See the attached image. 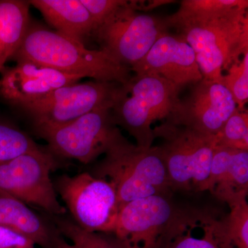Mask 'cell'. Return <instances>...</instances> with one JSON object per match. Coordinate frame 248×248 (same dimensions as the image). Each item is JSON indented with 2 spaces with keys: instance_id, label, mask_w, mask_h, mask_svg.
<instances>
[{
  "instance_id": "1",
  "label": "cell",
  "mask_w": 248,
  "mask_h": 248,
  "mask_svg": "<svg viewBox=\"0 0 248 248\" xmlns=\"http://www.w3.org/2000/svg\"><path fill=\"white\" fill-rule=\"evenodd\" d=\"M248 0H183L165 20L195 52L203 79L219 83L248 52Z\"/></svg>"
},
{
  "instance_id": "2",
  "label": "cell",
  "mask_w": 248,
  "mask_h": 248,
  "mask_svg": "<svg viewBox=\"0 0 248 248\" xmlns=\"http://www.w3.org/2000/svg\"><path fill=\"white\" fill-rule=\"evenodd\" d=\"M27 60L56 71L96 81L124 84L133 76L129 67L101 49L40 26L30 24L22 45L11 58Z\"/></svg>"
},
{
  "instance_id": "3",
  "label": "cell",
  "mask_w": 248,
  "mask_h": 248,
  "mask_svg": "<svg viewBox=\"0 0 248 248\" xmlns=\"http://www.w3.org/2000/svg\"><path fill=\"white\" fill-rule=\"evenodd\" d=\"M95 177L110 182L122 205L171 190L166 166L157 147L133 144L121 131L96 166Z\"/></svg>"
},
{
  "instance_id": "4",
  "label": "cell",
  "mask_w": 248,
  "mask_h": 248,
  "mask_svg": "<svg viewBox=\"0 0 248 248\" xmlns=\"http://www.w3.org/2000/svg\"><path fill=\"white\" fill-rule=\"evenodd\" d=\"M182 89L159 76L133 74L121 85L111 108L114 124L128 132L137 146L151 148L155 140L152 125L172 117Z\"/></svg>"
},
{
  "instance_id": "5",
  "label": "cell",
  "mask_w": 248,
  "mask_h": 248,
  "mask_svg": "<svg viewBox=\"0 0 248 248\" xmlns=\"http://www.w3.org/2000/svg\"><path fill=\"white\" fill-rule=\"evenodd\" d=\"M153 132L155 140H161L156 146L166 166L171 190L204 192L217 146L216 135L166 121Z\"/></svg>"
},
{
  "instance_id": "6",
  "label": "cell",
  "mask_w": 248,
  "mask_h": 248,
  "mask_svg": "<svg viewBox=\"0 0 248 248\" xmlns=\"http://www.w3.org/2000/svg\"><path fill=\"white\" fill-rule=\"evenodd\" d=\"M141 1L125 0L93 34L99 49L130 69L170 32L165 17L141 12Z\"/></svg>"
},
{
  "instance_id": "7",
  "label": "cell",
  "mask_w": 248,
  "mask_h": 248,
  "mask_svg": "<svg viewBox=\"0 0 248 248\" xmlns=\"http://www.w3.org/2000/svg\"><path fill=\"white\" fill-rule=\"evenodd\" d=\"M54 186L80 228L89 232L113 234L120 205L110 182L83 172L73 177L60 176Z\"/></svg>"
},
{
  "instance_id": "8",
  "label": "cell",
  "mask_w": 248,
  "mask_h": 248,
  "mask_svg": "<svg viewBox=\"0 0 248 248\" xmlns=\"http://www.w3.org/2000/svg\"><path fill=\"white\" fill-rule=\"evenodd\" d=\"M112 105L98 108L60 126L35 129L55 155L89 164L105 154L120 132L112 120Z\"/></svg>"
},
{
  "instance_id": "9",
  "label": "cell",
  "mask_w": 248,
  "mask_h": 248,
  "mask_svg": "<svg viewBox=\"0 0 248 248\" xmlns=\"http://www.w3.org/2000/svg\"><path fill=\"white\" fill-rule=\"evenodd\" d=\"M121 85L96 80L78 82L19 108L32 119L35 128L60 126L98 108L114 104Z\"/></svg>"
},
{
  "instance_id": "10",
  "label": "cell",
  "mask_w": 248,
  "mask_h": 248,
  "mask_svg": "<svg viewBox=\"0 0 248 248\" xmlns=\"http://www.w3.org/2000/svg\"><path fill=\"white\" fill-rule=\"evenodd\" d=\"M53 155L43 149L0 164V191L55 216L66 213L57 198L50 172L57 168Z\"/></svg>"
},
{
  "instance_id": "11",
  "label": "cell",
  "mask_w": 248,
  "mask_h": 248,
  "mask_svg": "<svg viewBox=\"0 0 248 248\" xmlns=\"http://www.w3.org/2000/svg\"><path fill=\"white\" fill-rule=\"evenodd\" d=\"M177 209L169 195L129 202L121 207L114 236L125 248H160Z\"/></svg>"
},
{
  "instance_id": "12",
  "label": "cell",
  "mask_w": 248,
  "mask_h": 248,
  "mask_svg": "<svg viewBox=\"0 0 248 248\" xmlns=\"http://www.w3.org/2000/svg\"><path fill=\"white\" fill-rule=\"evenodd\" d=\"M188 95L181 99L166 122L208 135H217L237 110L231 93L217 81L202 79L192 85Z\"/></svg>"
},
{
  "instance_id": "13",
  "label": "cell",
  "mask_w": 248,
  "mask_h": 248,
  "mask_svg": "<svg viewBox=\"0 0 248 248\" xmlns=\"http://www.w3.org/2000/svg\"><path fill=\"white\" fill-rule=\"evenodd\" d=\"M82 77L66 74L27 60L0 71V97L17 107L36 102L55 90L79 82Z\"/></svg>"
},
{
  "instance_id": "14",
  "label": "cell",
  "mask_w": 248,
  "mask_h": 248,
  "mask_svg": "<svg viewBox=\"0 0 248 248\" xmlns=\"http://www.w3.org/2000/svg\"><path fill=\"white\" fill-rule=\"evenodd\" d=\"M131 71L133 74L159 76L182 88L203 79L195 52L170 31L155 42Z\"/></svg>"
},
{
  "instance_id": "15",
  "label": "cell",
  "mask_w": 248,
  "mask_h": 248,
  "mask_svg": "<svg viewBox=\"0 0 248 248\" xmlns=\"http://www.w3.org/2000/svg\"><path fill=\"white\" fill-rule=\"evenodd\" d=\"M204 191L228 206L247 199L248 151L217 145Z\"/></svg>"
},
{
  "instance_id": "16",
  "label": "cell",
  "mask_w": 248,
  "mask_h": 248,
  "mask_svg": "<svg viewBox=\"0 0 248 248\" xmlns=\"http://www.w3.org/2000/svg\"><path fill=\"white\" fill-rule=\"evenodd\" d=\"M221 218L200 209H177L160 248H220Z\"/></svg>"
},
{
  "instance_id": "17",
  "label": "cell",
  "mask_w": 248,
  "mask_h": 248,
  "mask_svg": "<svg viewBox=\"0 0 248 248\" xmlns=\"http://www.w3.org/2000/svg\"><path fill=\"white\" fill-rule=\"evenodd\" d=\"M29 2L57 32L84 44L86 38L93 36L94 22L80 0H31Z\"/></svg>"
},
{
  "instance_id": "18",
  "label": "cell",
  "mask_w": 248,
  "mask_h": 248,
  "mask_svg": "<svg viewBox=\"0 0 248 248\" xmlns=\"http://www.w3.org/2000/svg\"><path fill=\"white\" fill-rule=\"evenodd\" d=\"M0 226L22 234L42 247H53L55 236H53L43 220L22 201L1 191Z\"/></svg>"
},
{
  "instance_id": "19",
  "label": "cell",
  "mask_w": 248,
  "mask_h": 248,
  "mask_svg": "<svg viewBox=\"0 0 248 248\" xmlns=\"http://www.w3.org/2000/svg\"><path fill=\"white\" fill-rule=\"evenodd\" d=\"M29 1L0 0V71L22 45L31 24Z\"/></svg>"
},
{
  "instance_id": "20",
  "label": "cell",
  "mask_w": 248,
  "mask_h": 248,
  "mask_svg": "<svg viewBox=\"0 0 248 248\" xmlns=\"http://www.w3.org/2000/svg\"><path fill=\"white\" fill-rule=\"evenodd\" d=\"M230 213L221 218L220 248H248L247 199L230 205Z\"/></svg>"
},
{
  "instance_id": "21",
  "label": "cell",
  "mask_w": 248,
  "mask_h": 248,
  "mask_svg": "<svg viewBox=\"0 0 248 248\" xmlns=\"http://www.w3.org/2000/svg\"><path fill=\"white\" fill-rule=\"evenodd\" d=\"M42 150L30 136L11 124L0 122V164Z\"/></svg>"
},
{
  "instance_id": "22",
  "label": "cell",
  "mask_w": 248,
  "mask_h": 248,
  "mask_svg": "<svg viewBox=\"0 0 248 248\" xmlns=\"http://www.w3.org/2000/svg\"><path fill=\"white\" fill-rule=\"evenodd\" d=\"M57 226L60 232L81 248H125L115 236L108 234L89 232L78 225L66 219L57 218Z\"/></svg>"
},
{
  "instance_id": "23",
  "label": "cell",
  "mask_w": 248,
  "mask_h": 248,
  "mask_svg": "<svg viewBox=\"0 0 248 248\" xmlns=\"http://www.w3.org/2000/svg\"><path fill=\"white\" fill-rule=\"evenodd\" d=\"M220 84L223 85L234 99L238 110L244 111L248 101V52L238 63L232 65Z\"/></svg>"
},
{
  "instance_id": "24",
  "label": "cell",
  "mask_w": 248,
  "mask_h": 248,
  "mask_svg": "<svg viewBox=\"0 0 248 248\" xmlns=\"http://www.w3.org/2000/svg\"><path fill=\"white\" fill-rule=\"evenodd\" d=\"M217 145L248 151V112L236 110L216 135Z\"/></svg>"
},
{
  "instance_id": "25",
  "label": "cell",
  "mask_w": 248,
  "mask_h": 248,
  "mask_svg": "<svg viewBox=\"0 0 248 248\" xmlns=\"http://www.w3.org/2000/svg\"><path fill=\"white\" fill-rule=\"evenodd\" d=\"M80 1L92 17L96 29L122 7L125 4V0H80Z\"/></svg>"
},
{
  "instance_id": "26",
  "label": "cell",
  "mask_w": 248,
  "mask_h": 248,
  "mask_svg": "<svg viewBox=\"0 0 248 248\" xmlns=\"http://www.w3.org/2000/svg\"><path fill=\"white\" fill-rule=\"evenodd\" d=\"M31 240L9 228L0 226V248L35 247Z\"/></svg>"
},
{
  "instance_id": "27",
  "label": "cell",
  "mask_w": 248,
  "mask_h": 248,
  "mask_svg": "<svg viewBox=\"0 0 248 248\" xmlns=\"http://www.w3.org/2000/svg\"><path fill=\"white\" fill-rule=\"evenodd\" d=\"M53 247L55 248H81L76 244H70L60 236H55Z\"/></svg>"
},
{
  "instance_id": "28",
  "label": "cell",
  "mask_w": 248,
  "mask_h": 248,
  "mask_svg": "<svg viewBox=\"0 0 248 248\" xmlns=\"http://www.w3.org/2000/svg\"><path fill=\"white\" fill-rule=\"evenodd\" d=\"M35 248V247H30V248Z\"/></svg>"
}]
</instances>
